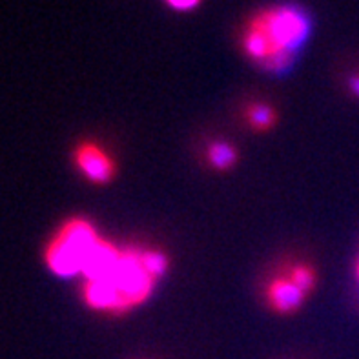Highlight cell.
I'll use <instances>...</instances> for the list:
<instances>
[{
	"label": "cell",
	"mask_w": 359,
	"mask_h": 359,
	"mask_svg": "<svg viewBox=\"0 0 359 359\" xmlns=\"http://www.w3.org/2000/svg\"><path fill=\"white\" fill-rule=\"evenodd\" d=\"M206 159H208L210 166H214L215 170H230L236 166L239 155H237L236 146L230 144L226 141H214L210 142L206 148Z\"/></svg>",
	"instance_id": "52a82bcc"
},
{
	"label": "cell",
	"mask_w": 359,
	"mask_h": 359,
	"mask_svg": "<svg viewBox=\"0 0 359 359\" xmlns=\"http://www.w3.org/2000/svg\"><path fill=\"white\" fill-rule=\"evenodd\" d=\"M106 279L118 292L126 312L144 303L151 296L155 283H157L150 273L146 272L139 248H126V250H123L117 269Z\"/></svg>",
	"instance_id": "3957f363"
},
{
	"label": "cell",
	"mask_w": 359,
	"mask_h": 359,
	"mask_svg": "<svg viewBox=\"0 0 359 359\" xmlns=\"http://www.w3.org/2000/svg\"><path fill=\"white\" fill-rule=\"evenodd\" d=\"M100 236L95 226L82 217H73L60 226L44 252L48 269L59 278H73L84 272L86 261Z\"/></svg>",
	"instance_id": "7a4b0ae2"
},
{
	"label": "cell",
	"mask_w": 359,
	"mask_h": 359,
	"mask_svg": "<svg viewBox=\"0 0 359 359\" xmlns=\"http://www.w3.org/2000/svg\"><path fill=\"white\" fill-rule=\"evenodd\" d=\"M306 297L309 296L305 292H301L287 276L273 278L266 287V299H269L270 309L278 314H294L303 306Z\"/></svg>",
	"instance_id": "5b68a950"
},
{
	"label": "cell",
	"mask_w": 359,
	"mask_h": 359,
	"mask_svg": "<svg viewBox=\"0 0 359 359\" xmlns=\"http://www.w3.org/2000/svg\"><path fill=\"white\" fill-rule=\"evenodd\" d=\"M358 279H359V261H358Z\"/></svg>",
	"instance_id": "7c38bea8"
},
{
	"label": "cell",
	"mask_w": 359,
	"mask_h": 359,
	"mask_svg": "<svg viewBox=\"0 0 359 359\" xmlns=\"http://www.w3.org/2000/svg\"><path fill=\"white\" fill-rule=\"evenodd\" d=\"M348 86H351L352 93L359 97V75H354V77H351V81H348Z\"/></svg>",
	"instance_id": "8fae6325"
},
{
	"label": "cell",
	"mask_w": 359,
	"mask_h": 359,
	"mask_svg": "<svg viewBox=\"0 0 359 359\" xmlns=\"http://www.w3.org/2000/svg\"><path fill=\"white\" fill-rule=\"evenodd\" d=\"M312 18L299 6L283 4L261 9L246 24L243 53L259 68L283 75L294 66L297 53L310 39Z\"/></svg>",
	"instance_id": "6da1fadb"
},
{
	"label": "cell",
	"mask_w": 359,
	"mask_h": 359,
	"mask_svg": "<svg viewBox=\"0 0 359 359\" xmlns=\"http://www.w3.org/2000/svg\"><path fill=\"white\" fill-rule=\"evenodd\" d=\"M168 8H172L173 11H179V13H187V11H194L196 8H199L203 0H164Z\"/></svg>",
	"instance_id": "30bf717a"
},
{
	"label": "cell",
	"mask_w": 359,
	"mask_h": 359,
	"mask_svg": "<svg viewBox=\"0 0 359 359\" xmlns=\"http://www.w3.org/2000/svg\"><path fill=\"white\" fill-rule=\"evenodd\" d=\"M245 121L254 132H270L278 124V111L266 102H252L245 109Z\"/></svg>",
	"instance_id": "8992f818"
},
{
	"label": "cell",
	"mask_w": 359,
	"mask_h": 359,
	"mask_svg": "<svg viewBox=\"0 0 359 359\" xmlns=\"http://www.w3.org/2000/svg\"><path fill=\"white\" fill-rule=\"evenodd\" d=\"M141 259L146 272L150 273L155 281H159L170 269V257L157 248H146L141 250Z\"/></svg>",
	"instance_id": "9c48e42d"
},
{
	"label": "cell",
	"mask_w": 359,
	"mask_h": 359,
	"mask_svg": "<svg viewBox=\"0 0 359 359\" xmlns=\"http://www.w3.org/2000/svg\"><path fill=\"white\" fill-rule=\"evenodd\" d=\"M73 161L79 172L82 173V177L93 184H106L115 177V172H117L114 157L97 142H81L73 154Z\"/></svg>",
	"instance_id": "277c9868"
},
{
	"label": "cell",
	"mask_w": 359,
	"mask_h": 359,
	"mask_svg": "<svg viewBox=\"0 0 359 359\" xmlns=\"http://www.w3.org/2000/svg\"><path fill=\"white\" fill-rule=\"evenodd\" d=\"M287 278L290 279L301 292H305L306 296L312 294L316 285H318V273H316V269L306 263H297L294 264V266H290Z\"/></svg>",
	"instance_id": "ba28073f"
}]
</instances>
